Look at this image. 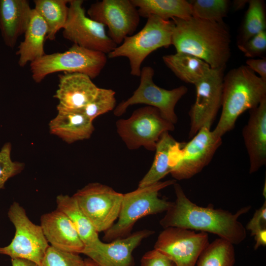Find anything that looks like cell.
<instances>
[{
    "mask_svg": "<svg viewBox=\"0 0 266 266\" xmlns=\"http://www.w3.org/2000/svg\"><path fill=\"white\" fill-rule=\"evenodd\" d=\"M175 200L160 221L164 228L175 227L217 235L233 245L239 244L246 237V230L239 217L251 209V206L240 208L235 213L213 204L202 207L192 202L180 184L173 185Z\"/></svg>",
    "mask_w": 266,
    "mask_h": 266,
    "instance_id": "cell-1",
    "label": "cell"
},
{
    "mask_svg": "<svg viewBox=\"0 0 266 266\" xmlns=\"http://www.w3.org/2000/svg\"><path fill=\"white\" fill-rule=\"evenodd\" d=\"M171 45L177 53L196 56L211 68H225L231 56V36L223 21L193 16L173 18Z\"/></svg>",
    "mask_w": 266,
    "mask_h": 266,
    "instance_id": "cell-2",
    "label": "cell"
},
{
    "mask_svg": "<svg viewBox=\"0 0 266 266\" xmlns=\"http://www.w3.org/2000/svg\"><path fill=\"white\" fill-rule=\"evenodd\" d=\"M266 99V81L246 65L232 69L223 78L222 111L213 133L222 137L233 129L241 114Z\"/></svg>",
    "mask_w": 266,
    "mask_h": 266,
    "instance_id": "cell-3",
    "label": "cell"
},
{
    "mask_svg": "<svg viewBox=\"0 0 266 266\" xmlns=\"http://www.w3.org/2000/svg\"><path fill=\"white\" fill-rule=\"evenodd\" d=\"M176 180L159 181L139 187L123 194L117 222L104 232L103 239L106 241L126 237L131 234L135 223L144 217L166 212L172 202L159 197L160 190L173 185Z\"/></svg>",
    "mask_w": 266,
    "mask_h": 266,
    "instance_id": "cell-4",
    "label": "cell"
},
{
    "mask_svg": "<svg viewBox=\"0 0 266 266\" xmlns=\"http://www.w3.org/2000/svg\"><path fill=\"white\" fill-rule=\"evenodd\" d=\"M173 28L172 20L151 15L139 32L126 37L120 45L108 54V57H126L129 61L130 73L139 77L141 65L146 57L158 48L171 45Z\"/></svg>",
    "mask_w": 266,
    "mask_h": 266,
    "instance_id": "cell-5",
    "label": "cell"
},
{
    "mask_svg": "<svg viewBox=\"0 0 266 266\" xmlns=\"http://www.w3.org/2000/svg\"><path fill=\"white\" fill-rule=\"evenodd\" d=\"M106 62L105 54L73 44L64 52L45 54L30 63V70L36 83L41 82L48 75L59 71L83 73L93 79L99 76Z\"/></svg>",
    "mask_w": 266,
    "mask_h": 266,
    "instance_id": "cell-6",
    "label": "cell"
},
{
    "mask_svg": "<svg viewBox=\"0 0 266 266\" xmlns=\"http://www.w3.org/2000/svg\"><path fill=\"white\" fill-rule=\"evenodd\" d=\"M7 215L15 233L8 245L0 247V254L11 259L27 260L40 266L49 246L41 226L33 223L25 209L16 201L10 206Z\"/></svg>",
    "mask_w": 266,
    "mask_h": 266,
    "instance_id": "cell-7",
    "label": "cell"
},
{
    "mask_svg": "<svg viewBox=\"0 0 266 266\" xmlns=\"http://www.w3.org/2000/svg\"><path fill=\"white\" fill-rule=\"evenodd\" d=\"M117 131L129 149L140 147L154 151L163 133L174 130V125L164 118L159 110L146 106L135 110L127 119L116 122Z\"/></svg>",
    "mask_w": 266,
    "mask_h": 266,
    "instance_id": "cell-8",
    "label": "cell"
},
{
    "mask_svg": "<svg viewBox=\"0 0 266 266\" xmlns=\"http://www.w3.org/2000/svg\"><path fill=\"white\" fill-rule=\"evenodd\" d=\"M191 139L187 143L178 142L174 148L170 173L175 180L188 179L200 172L210 163L222 142V137L206 127Z\"/></svg>",
    "mask_w": 266,
    "mask_h": 266,
    "instance_id": "cell-9",
    "label": "cell"
},
{
    "mask_svg": "<svg viewBox=\"0 0 266 266\" xmlns=\"http://www.w3.org/2000/svg\"><path fill=\"white\" fill-rule=\"evenodd\" d=\"M123 194L100 183L87 184L72 197L96 231L104 232L118 217Z\"/></svg>",
    "mask_w": 266,
    "mask_h": 266,
    "instance_id": "cell-10",
    "label": "cell"
},
{
    "mask_svg": "<svg viewBox=\"0 0 266 266\" xmlns=\"http://www.w3.org/2000/svg\"><path fill=\"white\" fill-rule=\"evenodd\" d=\"M154 69L149 66L141 68L140 83L133 95L120 102L115 108L114 114L123 115L127 108L136 104H145L158 109L162 117L175 124L178 118L175 107L178 101L187 93L188 88L181 86L171 90L159 87L153 81Z\"/></svg>",
    "mask_w": 266,
    "mask_h": 266,
    "instance_id": "cell-11",
    "label": "cell"
},
{
    "mask_svg": "<svg viewBox=\"0 0 266 266\" xmlns=\"http://www.w3.org/2000/svg\"><path fill=\"white\" fill-rule=\"evenodd\" d=\"M83 2L82 0H69L63 36L73 44L108 54L117 45L108 36L103 24L86 15Z\"/></svg>",
    "mask_w": 266,
    "mask_h": 266,
    "instance_id": "cell-12",
    "label": "cell"
},
{
    "mask_svg": "<svg viewBox=\"0 0 266 266\" xmlns=\"http://www.w3.org/2000/svg\"><path fill=\"white\" fill-rule=\"evenodd\" d=\"M209 243L206 233L170 227L160 233L154 249L176 266H195L200 254Z\"/></svg>",
    "mask_w": 266,
    "mask_h": 266,
    "instance_id": "cell-13",
    "label": "cell"
},
{
    "mask_svg": "<svg viewBox=\"0 0 266 266\" xmlns=\"http://www.w3.org/2000/svg\"><path fill=\"white\" fill-rule=\"evenodd\" d=\"M224 69L212 68L204 78L195 85L196 100L189 112V138H192L203 127L211 129L222 105Z\"/></svg>",
    "mask_w": 266,
    "mask_h": 266,
    "instance_id": "cell-14",
    "label": "cell"
},
{
    "mask_svg": "<svg viewBox=\"0 0 266 266\" xmlns=\"http://www.w3.org/2000/svg\"><path fill=\"white\" fill-rule=\"evenodd\" d=\"M87 14L108 28L107 35L118 46L133 35L140 21L137 8L131 0H102L91 5Z\"/></svg>",
    "mask_w": 266,
    "mask_h": 266,
    "instance_id": "cell-15",
    "label": "cell"
},
{
    "mask_svg": "<svg viewBox=\"0 0 266 266\" xmlns=\"http://www.w3.org/2000/svg\"><path fill=\"white\" fill-rule=\"evenodd\" d=\"M154 233L144 229L109 243L100 240L90 248H84L82 254L88 256L99 266H133V250L143 239Z\"/></svg>",
    "mask_w": 266,
    "mask_h": 266,
    "instance_id": "cell-16",
    "label": "cell"
},
{
    "mask_svg": "<svg viewBox=\"0 0 266 266\" xmlns=\"http://www.w3.org/2000/svg\"><path fill=\"white\" fill-rule=\"evenodd\" d=\"M242 136L249 160V173L252 174L266 164V99L249 110Z\"/></svg>",
    "mask_w": 266,
    "mask_h": 266,
    "instance_id": "cell-17",
    "label": "cell"
},
{
    "mask_svg": "<svg viewBox=\"0 0 266 266\" xmlns=\"http://www.w3.org/2000/svg\"><path fill=\"white\" fill-rule=\"evenodd\" d=\"M40 226L50 246L62 251L82 254L84 245L72 222L62 211L56 209L43 214Z\"/></svg>",
    "mask_w": 266,
    "mask_h": 266,
    "instance_id": "cell-18",
    "label": "cell"
},
{
    "mask_svg": "<svg viewBox=\"0 0 266 266\" xmlns=\"http://www.w3.org/2000/svg\"><path fill=\"white\" fill-rule=\"evenodd\" d=\"M59 77L58 89L54 96L59 101L57 109H82L97 94L99 87L86 74L65 72Z\"/></svg>",
    "mask_w": 266,
    "mask_h": 266,
    "instance_id": "cell-19",
    "label": "cell"
},
{
    "mask_svg": "<svg viewBox=\"0 0 266 266\" xmlns=\"http://www.w3.org/2000/svg\"><path fill=\"white\" fill-rule=\"evenodd\" d=\"M32 10L27 0H0V31L6 46L14 47L25 33Z\"/></svg>",
    "mask_w": 266,
    "mask_h": 266,
    "instance_id": "cell-20",
    "label": "cell"
},
{
    "mask_svg": "<svg viewBox=\"0 0 266 266\" xmlns=\"http://www.w3.org/2000/svg\"><path fill=\"white\" fill-rule=\"evenodd\" d=\"M57 109V115L49 124L51 133L69 144L90 137L94 130L93 121L81 109Z\"/></svg>",
    "mask_w": 266,
    "mask_h": 266,
    "instance_id": "cell-21",
    "label": "cell"
},
{
    "mask_svg": "<svg viewBox=\"0 0 266 266\" xmlns=\"http://www.w3.org/2000/svg\"><path fill=\"white\" fill-rule=\"evenodd\" d=\"M47 34L45 22L33 8L31 20L25 32L24 39L21 42L16 54L19 56L18 64L25 66L44 56V42Z\"/></svg>",
    "mask_w": 266,
    "mask_h": 266,
    "instance_id": "cell-22",
    "label": "cell"
},
{
    "mask_svg": "<svg viewBox=\"0 0 266 266\" xmlns=\"http://www.w3.org/2000/svg\"><path fill=\"white\" fill-rule=\"evenodd\" d=\"M163 60L166 66L181 80L194 85L211 71L210 66L193 55L177 53L165 55Z\"/></svg>",
    "mask_w": 266,
    "mask_h": 266,
    "instance_id": "cell-23",
    "label": "cell"
},
{
    "mask_svg": "<svg viewBox=\"0 0 266 266\" xmlns=\"http://www.w3.org/2000/svg\"><path fill=\"white\" fill-rule=\"evenodd\" d=\"M140 16L151 15L165 20L185 19L192 16L190 2L186 0H131Z\"/></svg>",
    "mask_w": 266,
    "mask_h": 266,
    "instance_id": "cell-24",
    "label": "cell"
},
{
    "mask_svg": "<svg viewBox=\"0 0 266 266\" xmlns=\"http://www.w3.org/2000/svg\"><path fill=\"white\" fill-rule=\"evenodd\" d=\"M57 209L64 213L70 219L84 245L90 248L100 240L88 219L82 212L72 196L60 195L56 198Z\"/></svg>",
    "mask_w": 266,
    "mask_h": 266,
    "instance_id": "cell-25",
    "label": "cell"
},
{
    "mask_svg": "<svg viewBox=\"0 0 266 266\" xmlns=\"http://www.w3.org/2000/svg\"><path fill=\"white\" fill-rule=\"evenodd\" d=\"M176 142L177 141L168 132L162 134L156 145L153 164L139 181L138 187H142L156 183L170 173L172 168L171 152Z\"/></svg>",
    "mask_w": 266,
    "mask_h": 266,
    "instance_id": "cell-26",
    "label": "cell"
},
{
    "mask_svg": "<svg viewBox=\"0 0 266 266\" xmlns=\"http://www.w3.org/2000/svg\"><path fill=\"white\" fill-rule=\"evenodd\" d=\"M69 0H34V9L45 22L47 27L46 38L53 40L66 21Z\"/></svg>",
    "mask_w": 266,
    "mask_h": 266,
    "instance_id": "cell-27",
    "label": "cell"
},
{
    "mask_svg": "<svg viewBox=\"0 0 266 266\" xmlns=\"http://www.w3.org/2000/svg\"><path fill=\"white\" fill-rule=\"evenodd\" d=\"M235 261L234 246L218 238L204 248L197 262V266H233Z\"/></svg>",
    "mask_w": 266,
    "mask_h": 266,
    "instance_id": "cell-28",
    "label": "cell"
},
{
    "mask_svg": "<svg viewBox=\"0 0 266 266\" xmlns=\"http://www.w3.org/2000/svg\"><path fill=\"white\" fill-rule=\"evenodd\" d=\"M238 44L245 42L258 33L266 31V21L263 2L260 0H250Z\"/></svg>",
    "mask_w": 266,
    "mask_h": 266,
    "instance_id": "cell-29",
    "label": "cell"
},
{
    "mask_svg": "<svg viewBox=\"0 0 266 266\" xmlns=\"http://www.w3.org/2000/svg\"><path fill=\"white\" fill-rule=\"evenodd\" d=\"M228 0H195L190 2L192 16L208 21H223L228 11Z\"/></svg>",
    "mask_w": 266,
    "mask_h": 266,
    "instance_id": "cell-30",
    "label": "cell"
},
{
    "mask_svg": "<svg viewBox=\"0 0 266 266\" xmlns=\"http://www.w3.org/2000/svg\"><path fill=\"white\" fill-rule=\"evenodd\" d=\"M115 92L110 89L98 88L94 98L82 110L91 120L114 109Z\"/></svg>",
    "mask_w": 266,
    "mask_h": 266,
    "instance_id": "cell-31",
    "label": "cell"
},
{
    "mask_svg": "<svg viewBox=\"0 0 266 266\" xmlns=\"http://www.w3.org/2000/svg\"><path fill=\"white\" fill-rule=\"evenodd\" d=\"M40 266H85L84 260L79 254L48 246Z\"/></svg>",
    "mask_w": 266,
    "mask_h": 266,
    "instance_id": "cell-32",
    "label": "cell"
},
{
    "mask_svg": "<svg viewBox=\"0 0 266 266\" xmlns=\"http://www.w3.org/2000/svg\"><path fill=\"white\" fill-rule=\"evenodd\" d=\"M11 151L9 142L5 143L0 150V190L4 188L9 178L20 173L24 167L23 163L12 160Z\"/></svg>",
    "mask_w": 266,
    "mask_h": 266,
    "instance_id": "cell-33",
    "label": "cell"
},
{
    "mask_svg": "<svg viewBox=\"0 0 266 266\" xmlns=\"http://www.w3.org/2000/svg\"><path fill=\"white\" fill-rule=\"evenodd\" d=\"M237 46L248 58L262 56L266 51V31L258 33L245 42L238 44Z\"/></svg>",
    "mask_w": 266,
    "mask_h": 266,
    "instance_id": "cell-34",
    "label": "cell"
},
{
    "mask_svg": "<svg viewBox=\"0 0 266 266\" xmlns=\"http://www.w3.org/2000/svg\"><path fill=\"white\" fill-rule=\"evenodd\" d=\"M140 266H176L167 257L153 249L146 252L140 260Z\"/></svg>",
    "mask_w": 266,
    "mask_h": 266,
    "instance_id": "cell-35",
    "label": "cell"
},
{
    "mask_svg": "<svg viewBox=\"0 0 266 266\" xmlns=\"http://www.w3.org/2000/svg\"><path fill=\"white\" fill-rule=\"evenodd\" d=\"M266 228V201L261 207L256 210L253 217L249 221L246 226V230L251 233V236L254 234L259 230Z\"/></svg>",
    "mask_w": 266,
    "mask_h": 266,
    "instance_id": "cell-36",
    "label": "cell"
},
{
    "mask_svg": "<svg viewBox=\"0 0 266 266\" xmlns=\"http://www.w3.org/2000/svg\"><path fill=\"white\" fill-rule=\"evenodd\" d=\"M246 66L255 73H257L259 76L266 81V59L250 58L246 61Z\"/></svg>",
    "mask_w": 266,
    "mask_h": 266,
    "instance_id": "cell-37",
    "label": "cell"
},
{
    "mask_svg": "<svg viewBox=\"0 0 266 266\" xmlns=\"http://www.w3.org/2000/svg\"><path fill=\"white\" fill-rule=\"evenodd\" d=\"M256 243L254 246L255 250L258 249L261 246L266 245V228L262 229L258 231L254 235Z\"/></svg>",
    "mask_w": 266,
    "mask_h": 266,
    "instance_id": "cell-38",
    "label": "cell"
},
{
    "mask_svg": "<svg viewBox=\"0 0 266 266\" xmlns=\"http://www.w3.org/2000/svg\"><path fill=\"white\" fill-rule=\"evenodd\" d=\"M11 264L12 266H39L32 261L21 259H11Z\"/></svg>",
    "mask_w": 266,
    "mask_h": 266,
    "instance_id": "cell-39",
    "label": "cell"
},
{
    "mask_svg": "<svg viewBox=\"0 0 266 266\" xmlns=\"http://www.w3.org/2000/svg\"><path fill=\"white\" fill-rule=\"evenodd\" d=\"M249 0H236L233 1V8L234 10H239L242 8L247 3H248Z\"/></svg>",
    "mask_w": 266,
    "mask_h": 266,
    "instance_id": "cell-40",
    "label": "cell"
},
{
    "mask_svg": "<svg viewBox=\"0 0 266 266\" xmlns=\"http://www.w3.org/2000/svg\"><path fill=\"white\" fill-rule=\"evenodd\" d=\"M85 266H99L91 259L88 258L84 259Z\"/></svg>",
    "mask_w": 266,
    "mask_h": 266,
    "instance_id": "cell-41",
    "label": "cell"
}]
</instances>
